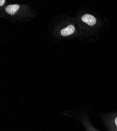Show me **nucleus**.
I'll return each mask as SVG.
<instances>
[{"label": "nucleus", "mask_w": 117, "mask_h": 131, "mask_svg": "<svg viewBox=\"0 0 117 131\" xmlns=\"http://www.w3.org/2000/svg\"><path fill=\"white\" fill-rule=\"evenodd\" d=\"M5 2V1H4V0H1V1H0V6H2L4 4Z\"/></svg>", "instance_id": "39448f33"}, {"label": "nucleus", "mask_w": 117, "mask_h": 131, "mask_svg": "<svg viewBox=\"0 0 117 131\" xmlns=\"http://www.w3.org/2000/svg\"><path fill=\"white\" fill-rule=\"evenodd\" d=\"M75 31V27L73 25H69L67 27L61 29L60 34L62 36H67L72 34Z\"/></svg>", "instance_id": "f03ea898"}, {"label": "nucleus", "mask_w": 117, "mask_h": 131, "mask_svg": "<svg viewBox=\"0 0 117 131\" xmlns=\"http://www.w3.org/2000/svg\"><path fill=\"white\" fill-rule=\"evenodd\" d=\"M111 131H117V116H115L112 122V126L110 127Z\"/></svg>", "instance_id": "20e7f679"}, {"label": "nucleus", "mask_w": 117, "mask_h": 131, "mask_svg": "<svg viewBox=\"0 0 117 131\" xmlns=\"http://www.w3.org/2000/svg\"><path fill=\"white\" fill-rule=\"evenodd\" d=\"M20 6L17 4H11L7 6L5 8V12L9 15H14L19 9Z\"/></svg>", "instance_id": "7ed1b4c3"}, {"label": "nucleus", "mask_w": 117, "mask_h": 131, "mask_svg": "<svg viewBox=\"0 0 117 131\" xmlns=\"http://www.w3.org/2000/svg\"><path fill=\"white\" fill-rule=\"evenodd\" d=\"M81 20L83 22L88 24L89 26H92L96 24L97 19L93 15L86 14L81 17Z\"/></svg>", "instance_id": "f257e3e1"}]
</instances>
